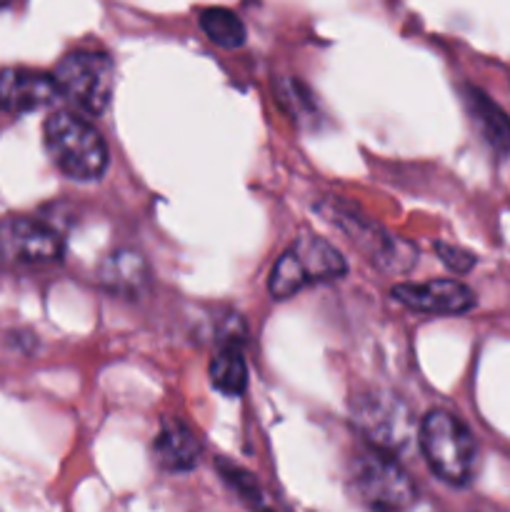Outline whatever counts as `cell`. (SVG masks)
Returning a JSON list of instances; mask_svg holds the SVG:
<instances>
[{"mask_svg":"<svg viewBox=\"0 0 510 512\" xmlns=\"http://www.w3.org/2000/svg\"><path fill=\"white\" fill-rule=\"evenodd\" d=\"M418 443L430 470L450 485H468L478 473L480 453L473 433L448 410H430L418 428Z\"/></svg>","mask_w":510,"mask_h":512,"instance_id":"6da1fadb","label":"cell"},{"mask_svg":"<svg viewBox=\"0 0 510 512\" xmlns=\"http://www.w3.org/2000/svg\"><path fill=\"white\" fill-rule=\"evenodd\" d=\"M50 160L73 180H95L108 168V145L85 118L70 110L53 113L43 125Z\"/></svg>","mask_w":510,"mask_h":512,"instance_id":"7a4b0ae2","label":"cell"},{"mask_svg":"<svg viewBox=\"0 0 510 512\" xmlns=\"http://www.w3.org/2000/svg\"><path fill=\"white\" fill-rule=\"evenodd\" d=\"M350 485L355 498L373 512H405L418 500V488L403 465L375 448L355 455L350 463Z\"/></svg>","mask_w":510,"mask_h":512,"instance_id":"3957f363","label":"cell"},{"mask_svg":"<svg viewBox=\"0 0 510 512\" xmlns=\"http://www.w3.org/2000/svg\"><path fill=\"white\" fill-rule=\"evenodd\" d=\"M343 255L323 238H300L275 260L268 290L275 300H288L308 285L325 283L345 275Z\"/></svg>","mask_w":510,"mask_h":512,"instance_id":"277c9868","label":"cell"},{"mask_svg":"<svg viewBox=\"0 0 510 512\" xmlns=\"http://www.w3.org/2000/svg\"><path fill=\"white\" fill-rule=\"evenodd\" d=\"M53 80L60 90V98L68 100L73 108H78L80 113L100 115L113 98L115 68L105 53L73 50L55 65Z\"/></svg>","mask_w":510,"mask_h":512,"instance_id":"5b68a950","label":"cell"},{"mask_svg":"<svg viewBox=\"0 0 510 512\" xmlns=\"http://www.w3.org/2000/svg\"><path fill=\"white\" fill-rule=\"evenodd\" d=\"M353 423L363 438L380 453H400L415 435V420L408 405L393 393L360 395L353 403Z\"/></svg>","mask_w":510,"mask_h":512,"instance_id":"8992f818","label":"cell"},{"mask_svg":"<svg viewBox=\"0 0 510 512\" xmlns=\"http://www.w3.org/2000/svg\"><path fill=\"white\" fill-rule=\"evenodd\" d=\"M0 258L15 265H48L63 258V238L35 218L0 220Z\"/></svg>","mask_w":510,"mask_h":512,"instance_id":"52a82bcc","label":"cell"},{"mask_svg":"<svg viewBox=\"0 0 510 512\" xmlns=\"http://www.w3.org/2000/svg\"><path fill=\"white\" fill-rule=\"evenodd\" d=\"M390 295L405 308L430 315H463L475 308V293L460 280L400 283Z\"/></svg>","mask_w":510,"mask_h":512,"instance_id":"ba28073f","label":"cell"},{"mask_svg":"<svg viewBox=\"0 0 510 512\" xmlns=\"http://www.w3.org/2000/svg\"><path fill=\"white\" fill-rule=\"evenodd\" d=\"M60 98L53 75L33 68L0 70V110L5 113H33L48 108Z\"/></svg>","mask_w":510,"mask_h":512,"instance_id":"9c48e42d","label":"cell"},{"mask_svg":"<svg viewBox=\"0 0 510 512\" xmlns=\"http://www.w3.org/2000/svg\"><path fill=\"white\" fill-rule=\"evenodd\" d=\"M330 220H333V223L338 220V223L343 225L345 233L353 235V240H358V243L363 245L370 255H373V260H378L383 268L408 270L410 265H413V260H415L413 248H410L408 243L393 240L388 233H383L378 225L365 223L363 218H355V215H343L340 210H335L333 218Z\"/></svg>","mask_w":510,"mask_h":512,"instance_id":"30bf717a","label":"cell"},{"mask_svg":"<svg viewBox=\"0 0 510 512\" xmlns=\"http://www.w3.org/2000/svg\"><path fill=\"white\" fill-rule=\"evenodd\" d=\"M200 440L180 420H165L153 440L155 463L170 473H188L200 460Z\"/></svg>","mask_w":510,"mask_h":512,"instance_id":"8fae6325","label":"cell"},{"mask_svg":"<svg viewBox=\"0 0 510 512\" xmlns=\"http://www.w3.org/2000/svg\"><path fill=\"white\" fill-rule=\"evenodd\" d=\"M465 108L480 138L488 143V148L498 155L510 153V118L480 90H465Z\"/></svg>","mask_w":510,"mask_h":512,"instance_id":"7c38bea8","label":"cell"},{"mask_svg":"<svg viewBox=\"0 0 510 512\" xmlns=\"http://www.w3.org/2000/svg\"><path fill=\"white\" fill-rule=\"evenodd\" d=\"M98 280L100 285H105L113 293L133 295L148 280V268H145V260L138 253H133V250H118V253H113L100 265Z\"/></svg>","mask_w":510,"mask_h":512,"instance_id":"4fadbf2b","label":"cell"},{"mask_svg":"<svg viewBox=\"0 0 510 512\" xmlns=\"http://www.w3.org/2000/svg\"><path fill=\"white\" fill-rule=\"evenodd\" d=\"M210 383L225 395H240L248 388V365L235 343L225 345L210 360Z\"/></svg>","mask_w":510,"mask_h":512,"instance_id":"5bb4252c","label":"cell"},{"mask_svg":"<svg viewBox=\"0 0 510 512\" xmlns=\"http://www.w3.org/2000/svg\"><path fill=\"white\" fill-rule=\"evenodd\" d=\"M200 30L208 35L210 43L220 45L225 50H235L245 43V23L238 13L228 8H208L200 13Z\"/></svg>","mask_w":510,"mask_h":512,"instance_id":"9a60e30c","label":"cell"},{"mask_svg":"<svg viewBox=\"0 0 510 512\" xmlns=\"http://www.w3.org/2000/svg\"><path fill=\"white\" fill-rule=\"evenodd\" d=\"M218 470H220V475L225 478V483H228L230 488H233L235 493H238L240 498L250 505V508L258 510V512H278V508L270 503V498L265 495V490L260 488L258 480H255L253 475L245 473V470L238 468V465L225 463V460H218Z\"/></svg>","mask_w":510,"mask_h":512,"instance_id":"2e32d148","label":"cell"},{"mask_svg":"<svg viewBox=\"0 0 510 512\" xmlns=\"http://www.w3.org/2000/svg\"><path fill=\"white\" fill-rule=\"evenodd\" d=\"M435 250H438L440 260H443V263L448 265L453 273H468V270L475 265V255L468 253V250H463V248H455V245L438 243L435 245Z\"/></svg>","mask_w":510,"mask_h":512,"instance_id":"e0dca14e","label":"cell"},{"mask_svg":"<svg viewBox=\"0 0 510 512\" xmlns=\"http://www.w3.org/2000/svg\"><path fill=\"white\" fill-rule=\"evenodd\" d=\"M10 3V0H0V5H8Z\"/></svg>","mask_w":510,"mask_h":512,"instance_id":"ac0fdd59","label":"cell"}]
</instances>
